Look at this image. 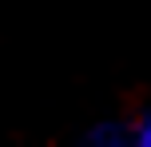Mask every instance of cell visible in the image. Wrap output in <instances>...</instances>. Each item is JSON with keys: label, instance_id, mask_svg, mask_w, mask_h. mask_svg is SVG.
I'll list each match as a JSON object with an SVG mask.
<instances>
[{"label": "cell", "instance_id": "cell-1", "mask_svg": "<svg viewBox=\"0 0 151 147\" xmlns=\"http://www.w3.org/2000/svg\"><path fill=\"white\" fill-rule=\"evenodd\" d=\"M83 143H91V147H119V143H131V123L104 119V123H96V127L83 131Z\"/></svg>", "mask_w": 151, "mask_h": 147}, {"label": "cell", "instance_id": "cell-2", "mask_svg": "<svg viewBox=\"0 0 151 147\" xmlns=\"http://www.w3.org/2000/svg\"><path fill=\"white\" fill-rule=\"evenodd\" d=\"M131 143L135 147H151V111H143V115L131 123Z\"/></svg>", "mask_w": 151, "mask_h": 147}]
</instances>
